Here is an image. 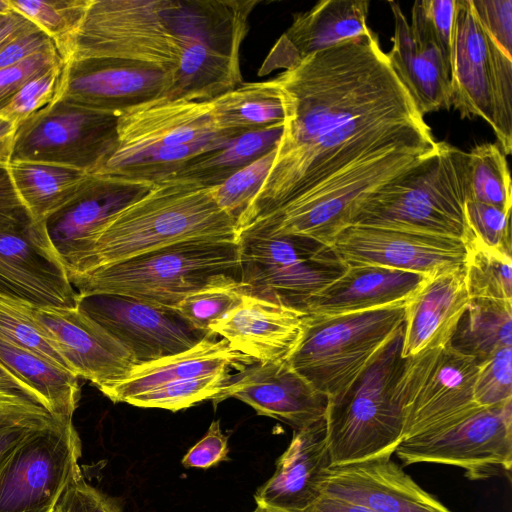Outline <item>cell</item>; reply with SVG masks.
Instances as JSON below:
<instances>
[{"instance_id": "cell-1", "label": "cell", "mask_w": 512, "mask_h": 512, "mask_svg": "<svg viewBox=\"0 0 512 512\" xmlns=\"http://www.w3.org/2000/svg\"><path fill=\"white\" fill-rule=\"evenodd\" d=\"M273 80L283 98V131L238 232L367 161L439 148L371 30L309 55Z\"/></svg>"}, {"instance_id": "cell-2", "label": "cell", "mask_w": 512, "mask_h": 512, "mask_svg": "<svg viewBox=\"0 0 512 512\" xmlns=\"http://www.w3.org/2000/svg\"><path fill=\"white\" fill-rule=\"evenodd\" d=\"M259 0H90L65 61L117 58L173 76L196 55L239 57ZM64 61V62H65Z\"/></svg>"}, {"instance_id": "cell-3", "label": "cell", "mask_w": 512, "mask_h": 512, "mask_svg": "<svg viewBox=\"0 0 512 512\" xmlns=\"http://www.w3.org/2000/svg\"><path fill=\"white\" fill-rule=\"evenodd\" d=\"M191 240L238 242L237 223L218 206L211 187L167 178L107 220L68 275Z\"/></svg>"}, {"instance_id": "cell-4", "label": "cell", "mask_w": 512, "mask_h": 512, "mask_svg": "<svg viewBox=\"0 0 512 512\" xmlns=\"http://www.w3.org/2000/svg\"><path fill=\"white\" fill-rule=\"evenodd\" d=\"M471 199L468 153L444 141L438 151L371 195L351 225L395 229L459 239L469 229Z\"/></svg>"}, {"instance_id": "cell-5", "label": "cell", "mask_w": 512, "mask_h": 512, "mask_svg": "<svg viewBox=\"0 0 512 512\" xmlns=\"http://www.w3.org/2000/svg\"><path fill=\"white\" fill-rule=\"evenodd\" d=\"M403 326L370 360L347 390L328 402L326 440L331 466L390 457L403 441L396 382L404 358Z\"/></svg>"}, {"instance_id": "cell-6", "label": "cell", "mask_w": 512, "mask_h": 512, "mask_svg": "<svg viewBox=\"0 0 512 512\" xmlns=\"http://www.w3.org/2000/svg\"><path fill=\"white\" fill-rule=\"evenodd\" d=\"M222 274L240 279L238 242H179L68 277L78 296L120 294L174 308Z\"/></svg>"}, {"instance_id": "cell-7", "label": "cell", "mask_w": 512, "mask_h": 512, "mask_svg": "<svg viewBox=\"0 0 512 512\" xmlns=\"http://www.w3.org/2000/svg\"><path fill=\"white\" fill-rule=\"evenodd\" d=\"M405 305L336 315H306L301 338L286 359L328 400L343 394L403 326Z\"/></svg>"}, {"instance_id": "cell-8", "label": "cell", "mask_w": 512, "mask_h": 512, "mask_svg": "<svg viewBox=\"0 0 512 512\" xmlns=\"http://www.w3.org/2000/svg\"><path fill=\"white\" fill-rule=\"evenodd\" d=\"M451 106L461 118L479 117L503 152H512V57L485 33L471 0H456L450 60Z\"/></svg>"}, {"instance_id": "cell-9", "label": "cell", "mask_w": 512, "mask_h": 512, "mask_svg": "<svg viewBox=\"0 0 512 512\" xmlns=\"http://www.w3.org/2000/svg\"><path fill=\"white\" fill-rule=\"evenodd\" d=\"M435 153L394 152L367 161L327 187L252 222L238 236L291 235L331 247L371 195Z\"/></svg>"}, {"instance_id": "cell-10", "label": "cell", "mask_w": 512, "mask_h": 512, "mask_svg": "<svg viewBox=\"0 0 512 512\" xmlns=\"http://www.w3.org/2000/svg\"><path fill=\"white\" fill-rule=\"evenodd\" d=\"M475 359L449 345L404 358L396 382L403 440L440 431L481 408L473 399Z\"/></svg>"}, {"instance_id": "cell-11", "label": "cell", "mask_w": 512, "mask_h": 512, "mask_svg": "<svg viewBox=\"0 0 512 512\" xmlns=\"http://www.w3.org/2000/svg\"><path fill=\"white\" fill-rule=\"evenodd\" d=\"M118 117L54 99L17 126L10 163L57 164L97 174L118 147Z\"/></svg>"}, {"instance_id": "cell-12", "label": "cell", "mask_w": 512, "mask_h": 512, "mask_svg": "<svg viewBox=\"0 0 512 512\" xmlns=\"http://www.w3.org/2000/svg\"><path fill=\"white\" fill-rule=\"evenodd\" d=\"M238 243L247 294L299 310L346 268L330 247L304 237L246 234Z\"/></svg>"}, {"instance_id": "cell-13", "label": "cell", "mask_w": 512, "mask_h": 512, "mask_svg": "<svg viewBox=\"0 0 512 512\" xmlns=\"http://www.w3.org/2000/svg\"><path fill=\"white\" fill-rule=\"evenodd\" d=\"M81 454L72 420L31 432L0 460V512H54L82 476Z\"/></svg>"}, {"instance_id": "cell-14", "label": "cell", "mask_w": 512, "mask_h": 512, "mask_svg": "<svg viewBox=\"0 0 512 512\" xmlns=\"http://www.w3.org/2000/svg\"><path fill=\"white\" fill-rule=\"evenodd\" d=\"M405 465L456 466L471 480L509 475L512 467V400L481 408L440 431L403 440L395 450Z\"/></svg>"}, {"instance_id": "cell-15", "label": "cell", "mask_w": 512, "mask_h": 512, "mask_svg": "<svg viewBox=\"0 0 512 512\" xmlns=\"http://www.w3.org/2000/svg\"><path fill=\"white\" fill-rule=\"evenodd\" d=\"M77 307L118 340L137 364L188 350L207 335L174 308L126 295L78 296Z\"/></svg>"}, {"instance_id": "cell-16", "label": "cell", "mask_w": 512, "mask_h": 512, "mask_svg": "<svg viewBox=\"0 0 512 512\" xmlns=\"http://www.w3.org/2000/svg\"><path fill=\"white\" fill-rule=\"evenodd\" d=\"M170 73L144 63L117 58L63 62L54 99L118 113L166 97Z\"/></svg>"}, {"instance_id": "cell-17", "label": "cell", "mask_w": 512, "mask_h": 512, "mask_svg": "<svg viewBox=\"0 0 512 512\" xmlns=\"http://www.w3.org/2000/svg\"><path fill=\"white\" fill-rule=\"evenodd\" d=\"M330 248L345 266H384L427 277L463 266L466 257L459 239L362 225L343 229Z\"/></svg>"}, {"instance_id": "cell-18", "label": "cell", "mask_w": 512, "mask_h": 512, "mask_svg": "<svg viewBox=\"0 0 512 512\" xmlns=\"http://www.w3.org/2000/svg\"><path fill=\"white\" fill-rule=\"evenodd\" d=\"M0 296L36 307H77L78 293L44 223L0 230Z\"/></svg>"}, {"instance_id": "cell-19", "label": "cell", "mask_w": 512, "mask_h": 512, "mask_svg": "<svg viewBox=\"0 0 512 512\" xmlns=\"http://www.w3.org/2000/svg\"><path fill=\"white\" fill-rule=\"evenodd\" d=\"M153 185L91 174L77 194L44 221L49 241L67 273L75 270L97 230L114 214L145 195Z\"/></svg>"}, {"instance_id": "cell-20", "label": "cell", "mask_w": 512, "mask_h": 512, "mask_svg": "<svg viewBox=\"0 0 512 512\" xmlns=\"http://www.w3.org/2000/svg\"><path fill=\"white\" fill-rule=\"evenodd\" d=\"M35 316L78 377L100 391L128 376L137 365L132 354L78 307H36Z\"/></svg>"}, {"instance_id": "cell-21", "label": "cell", "mask_w": 512, "mask_h": 512, "mask_svg": "<svg viewBox=\"0 0 512 512\" xmlns=\"http://www.w3.org/2000/svg\"><path fill=\"white\" fill-rule=\"evenodd\" d=\"M230 397L248 404L259 415L288 424L294 431L324 419L329 402L287 360L255 362L234 374L213 401L216 404Z\"/></svg>"}, {"instance_id": "cell-22", "label": "cell", "mask_w": 512, "mask_h": 512, "mask_svg": "<svg viewBox=\"0 0 512 512\" xmlns=\"http://www.w3.org/2000/svg\"><path fill=\"white\" fill-rule=\"evenodd\" d=\"M388 4L395 25L393 46L387 53L392 67L423 116L449 109L450 66L438 49L419 0L413 4L410 23L397 2Z\"/></svg>"}, {"instance_id": "cell-23", "label": "cell", "mask_w": 512, "mask_h": 512, "mask_svg": "<svg viewBox=\"0 0 512 512\" xmlns=\"http://www.w3.org/2000/svg\"><path fill=\"white\" fill-rule=\"evenodd\" d=\"M322 494L373 512H451L421 488L391 456L330 467Z\"/></svg>"}, {"instance_id": "cell-24", "label": "cell", "mask_w": 512, "mask_h": 512, "mask_svg": "<svg viewBox=\"0 0 512 512\" xmlns=\"http://www.w3.org/2000/svg\"><path fill=\"white\" fill-rule=\"evenodd\" d=\"M306 313L245 294L241 302L210 326L238 352L259 363L286 360L298 344Z\"/></svg>"}, {"instance_id": "cell-25", "label": "cell", "mask_w": 512, "mask_h": 512, "mask_svg": "<svg viewBox=\"0 0 512 512\" xmlns=\"http://www.w3.org/2000/svg\"><path fill=\"white\" fill-rule=\"evenodd\" d=\"M330 467L325 419L294 431L274 474L255 494L257 508L308 512L322 495V484Z\"/></svg>"}, {"instance_id": "cell-26", "label": "cell", "mask_w": 512, "mask_h": 512, "mask_svg": "<svg viewBox=\"0 0 512 512\" xmlns=\"http://www.w3.org/2000/svg\"><path fill=\"white\" fill-rule=\"evenodd\" d=\"M117 131L116 150L186 145L220 136L237 137L217 129L211 100L188 101L166 97L121 112Z\"/></svg>"}, {"instance_id": "cell-27", "label": "cell", "mask_w": 512, "mask_h": 512, "mask_svg": "<svg viewBox=\"0 0 512 512\" xmlns=\"http://www.w3.org/2000/svg\"><path fill=\"white\" fill-rule=\"evenodd\" d=\"M368 11L366 0H324L295 14L264 60L259 75L291 69L313 53L367 33Z\"/></svg>"}, {"instance_id": "cell-28", "label": "cell", "mask_w": 512, "mask_h": 512, "mask_svg": "<svg viewBox=\"0 0 512 512\" xmlns=\"http://www.w3.org/2000/svg\"><path fill=\"white\" fill-rule=\"evenodd\" d=\"M427 278L384 266H346L339 277L308 298L301 310L311 316H336L404 304Z\"/></svg>"}, {"instance_id": "cell-29", "label": "cell", "mask_w": 512, "mask_h": 512, "mask_svg": "<svg viewBox=\"0 0 512 512\" xmlns=\"http://www.w3.org/2000/svg\"><path fill=\"white\" fill-rule=\"evenodd\" d=\"M469 303L463 266L428 277L405 305L402 357L448 345Z\"/></svg>"}, {"instance_id": "cell-30", "label": "cell", "mask_w": 512, "mask_h": 512, "mask_svg": "<svg viewBox=\"0 0 512 512\" xmlns=\"http://www.w3.org/2000/svg\"><path fill=\"white\" fill-rule=\"evenodd\" d=\"M255 362L236 351L226 339L209 332L188 350L135 365L126 378L101 392L114 403H125L132 396L171 381L239 372Z\"/></svg>"}, {"instance_id": "cell-31", "label": "cell", "mask_w": 512, "mask_h": 512, "mask_svg": "<svg viewBox=\"0 0 512 512\" xmlns=\"http://www.w3.org/2000/svg\"><path fill=\"white\" fill-rule=\"evenodd\" d=\"M0 363L26 383L57 420H72L80 399L79 378L47 358L0 337Z\"/></svg>"}, {"instance_id": "cell-32", "label": "cell", "mask_w": 512, "mask_h": 512, "mask_svg": "<svg viewBox=\"0 0 512 512\" xmlns=\"http://www.w3.org/2000/svg\"><path fill=\"white\" fill-rule=\"evenodd\" d=\"M8 169L34 223H44L68 203L91 175L68 166L29 161L11 162Z\"/></svg>"}, {"instance_id": "cell-33", "label": "cell", "mask_w": 512, "mask_h": 512, "mask_svg": "<svg viewBox=\"0 0 512 512\" xmlns=\"http://www.w3.org/2000/svg\"><path fill=\"white\" fill-rule=\"evenodd\" d=\"M213 119L222 133L235 136L284 123L282 93L272 79L242 83L211 100Z\"/></svg>"}, {"instance_id": "cell-34", "label": "cell", "mask_w": 512, "mask_h": 512, "mask_svg": "<svg viewBox=\"0 0 512 512\" xmlns=\"http://www.w3.org/2000/svg\"><path fill=\"white\" fill-rule=\"evenodd\" d=\"M283 124L234 137L220 148L193 157L169 178L190 181L204 187L217 186L274 149L282 135Z\"/></svg>"}, {"instance_id": "cell-35", "label": "cell", "mask_w": 512, "mask_h": 512, "mask_svg": "<svg viewBox=\"0 0 512 512\" xmlns=\"http://www.w3.org/2000/svg\"><path fill=\"white\" fill-rule=\"evenodd\" d=\"M448 345L478 364L512 347V302L470 299Z\"/></svg>"}, {"instance_id": "cell-36", "label": "cell", "mask_w": 512, "mask_h": 512, "mask_svg": "<svg viewBox=\"0 0 512 512\" xmlns=\"http://www.w3.org/2000/svg\"><path fill=\"white\" fill-rule=\"evenodd\" d=\"M232 138L220 136L186 145L115 150L97 174L156 183L169 178L193 157L220 148Z\"/></svg>"}, {"instance_id": "cell-37", "label": "cell", "mask_w": 512, "mask_h": 512, "mask_svg": "<svg viewBox=\"0 0 512 512\" xmlns=\"http://www.w3.org/2000/svg\"><path fill=\"white\" fill-rule=\"evenodd\" d=\"M465 283L470 299L512 302V258L503 249L483 245L468 236L464 241Z\"/></svg>"}, {"instance_id": "cell-38", "label": "cell", "mask_w": 512, "mask_h": 512, "mask_svg": "<svg viewBox=\"0 0 512 512\" xmlns=\"http://www.w3.org/2000/svg\"><path fill=\"white\" fill-rule=\"evenodd\" d=\"M89 1L7 0L12 11L26 18L52 40L63 62Z\"/></svg>"}, {"instance_id": "cell-39", "label": "cell", "mask_w": 512, "mask_h": 512, "mask_svg": "<svg viewBox=\"0 0 512 512\" xmlns=\"http://www.w3.org/2000/svg\"><path fill=\"white\" fill-rule=\"evenodd\" d=\"M468 153L471 199L504 211L512 208V185L506 154L498 143L476 145Z\"/></svg>"}, {"instance_id": "cell-40", "label": "cell", "mask_w": 512, "mask_h": 512, "mask_svg": "<svg viewBox=\"0 0 512 512\" xmlns=\"http://www.w3.org/2000/svg\"><path fill=\"white\" fill-rule=\"evenodd\" d=\"M247 294L238 277L222 274L184 297L174 309L194 328L209 333L210 326L224 317Z\"/></svg>"}, {"instance_id": "cell-41", "label": "cell", "mask_w": 512, "mask_h": 512, "mask_svg": "<svg viewBox=\"0 0 512 512\" xmlns=\"http://www.w3.org/2000/svg\"><path fill=\"white\" fill-rule=\"evenodd\" d=\"M0 337L72 372L29 303L0 296Z\"/></svg>"}, {"instance_id": "cell-42", "label": "cell", "mask_w": 512, "mask_h": 512, "mask_svg": "<svg viewBox=\"0 0 512 512\" xmlns=\"http://www.w3.org/2000/svg\"><path fill=\"white\" fill-rule=\"evenodd\" d=\"M233 375L227 372L171 381L132 396L125 403L178 411L204 400H214L231 382Z\"/></svg>"}, {"instance_id": "cell-43", "label": "cell", "mask_w": 512, "mask_h": 512, "mask_svg": "<svg viewBox=\"0 0 512 512\" xmlns=\"http://www.w3.org/2000/svg\"><path fill=\"white\" fill-rule=\"evenodd\" d=\"M276 147L240 169L221 184L211 187L218 206L236 223L248 209L264 182L275 157Z\"/></svg>"}, {"instance_id": "cell-44", "label": "cell", "mask_w": 512, "mask_h": 512, "mask_svg": "<svg viewBox=\"0 0 512 512\" xmlns=\"http://www.w3.org/2000/svg\"><path fill=\"white\" fill-rule=\"evenodd\" d=\"M473 399L484 408L512 400V347L503 348L478 364Z\"/></svg>"}, {"instance_id": "cell-45", "label": "cell", "mask_w": 512, "mask_h": 512, "mask_svg": "<svg viewBox=\"0 0 512 512\" xmlns=\"http://www.w3.org/2000/svg\"><path fill=\"white\" fill-rule=\"evenodd\" d=\"M63 63L57 64L28 81L0 109V117L16 127L54 100Z\"/></svg>"}, {"instance_id": "cell-46", "label": "cell", "mask_w": 512, "mask_h": 512, "mask_svg": "<svg viewBox=\"0 0 512 512\" xmlns=\"http://www.w3.org/2000/svg\"><path fill=\"white\" fill-rule=\"evenodd\" d=\"M510 216L511 211H504L479 201L467 200L465 203L468 236L485 246L511 253Z\"/></svg>"}, {"instance_id": "cell-47", "label": "cell", "mask_w": 512, "mask_h": 512, "mask_svg": "<svg viewBox=\"0 0 512 512\" xmlns=\"http://www.w3.org/2000/svg\"><path fill=\"white\" fill-rule=\"evenodd\" d=\"M63 63L56 48L38 52L0 70V109L31 79Z\"/></svg>"}, {"instance_id": "cell-48", "label": "cell", "mask_w": 512, "mask_h": 512, "mask_svg": "<svg viewBox=\"0 0 512 512\" xmlns=\"http://www.w3.org/2000/svg\"><path fill=\"white\" fill-rule=\"evenodd\" d=\"M471 4L485 33L512 57V0H471Z\"/></svg>"}, {"instance_id": "cell-49", "label": "cell", "mask_w": 512, "mask_h": 512, "mask_svg": "<svg viewBox=\"0 0 512 512\" xmlns=\"http://www.w3.org/2000/svg\"><path fill=\"white\" fill-rule=\"evenodd\" d=\"M54 418L42 405L27 395L0 387V425H52Z\"/></svg>"}, {"instance_id": "cell-50", "label": "cell", "mask_w": 512, "mask_h": 512, "mask_svg": "<svg viewBox=\"0 0 512 512\" xmlns=\"http://www.w3.org/2000/svg\"><path fill=\"white\" fill-rule=\"evenodd\" d=\"M54 512H122V510L111 498L87 483L81 476L67 487Z\"/></svg>"}, {"instance_id": "cell-51", "label": "cell", "mask_w": 512, "mask_h": 512, "mask_svg": "<svg viewBox=\"0 0 512 512\" xmlns=\"http://www.w3.org/2000/svg\"><path fill=\"white\" fill-rule=\"evenodd\" d=\"M438 49L450 66L456 0H419Z\"/></svg>"}, {"instance_id": "cell-52", "label": "cell", "mask_w": 512, "mask_h": 512, "mask_svg": "<svg viewBox=\"0 0 512 512\" xmlns=\"http://www.w3.org/2000/svg\"><path fill=\"white\" fill-rule=\"evenodd\" d=\"M228 437L220 428L219 420L213 421L205 436L182 459L186 468H209L228 458Z\"/></svg>"}, {"instance_id": "cell-53", "label": "cell", "mask_w": 512, "mask_h": 512, "mask_svg": "<svg viewBox=\"0 0 512 512\" xmlns=\"http://www.w3.org/2000/svg\"><path fill=\"white\" fill-rule=\"evenodd\" d=\"M32 223L13 185L8 165L0 164V230L20 229Z\"/></svg>"}, {"instance_id": "cell-54", "label": "cell", "mask_w": 512, "mask_h": 512, "mask_svg": "<svg viewBox=\"0 0 512 512\" xmlns=\"http://www.w3.org/2000/svg\"><path fill=\"white\" fill-rule=\"evenodd\" d=\"M53 48L52 40L38 28L24 32L0 46V70Z\"/></svg>"}, {"instance_id": "cell-55", "label": "cell", "mask_w": 512, "mask_h": 512, "mask_svg": "<svg viewBox=\"0 0 512 512\" xmlns=\"http://www.w3.org/2000/svg\"><path fill=\"white\" fill-rule=\"evenodd\" d=\"M61 422V421H60ZM58 423V422H57ZM56 424V423H55ZM54 425V424H52ZM51 425H34V424H11L0 425V460L15 445L27 437L31 432L38 428Z\"/></svg>"}, {"instance_id": "cell-56", "label": "cell", "mask_w": 512, "mask_h": 512, "mask_svg": "<svg viewBox=\"0 0 512 512\" xmlns=\"http://www.w3.org/2000/svg\"><path fill=\"white\" fill-rule=\"evenodd\" d=\"M37 28L20 14L10 11L0 15V46L18 35Z\"/></svg>"}, {"instance_id": "cell-57", "label": "cell", "mask_w": 512, "mask_h": 512, "mask_svg": "<svg viewBox=\"0 0 512 512\" xmlns=\"http://www.w3.org/2000/svg\"><path fill=\"white\" fill-rule=\"evenodd\" d=\"M308 512H373L365 507L322 494Z\"/></svg>"}, {"instance_id": "cell-58", "label": "cell", "mask_w": 512, "mask_h": 512, "mask_svg": "<svg viewBox=\"0 0 512 512\" xmlns=\"http://www.w3.org/2000/svg\"><path fill=\"white\" fill-rule=\"evenodd\" d=\"M16 125L0 117V164L9 165L11 161Z\"/></svg>"}, {"instance_id": "cell-59", "label": "cell", "mask_w": 512, "mask_h": 512, "mask_svg": "<svg viewBox=\"0 0 512 512\" xmlns=\"http://www.w3.org/2000/svg\"><path fill=\"white\" fill-rule=\"evenodd\" d=\"M0 387L21 392L42 405L35 392L20 378L4 367L2 363H0Z\"/></svg>"}, {"instance_id": "cell-60", "label": "cell", "mask_w": 512, "mask_h": 512, "mask_svg": "<svg viewBox=\"0 0 512 512\" xmlns=\"http://www.w3.org/2000/svg\"><path fill=\"white\" fill-rule=\"evenodd\" d=\"M11 11L7 0H0V15H5Z\"/></svg>"}, {"instance_id": "cell-61", "label": "cell", "mask_w": 512, "mask_h": 512, "mask_svg": "<svg viewBox=\"0 0 512 512\" xmlns=\"http://www.w3.org/2000/svg\"><path fill=\"white\" fill-rule=\"evenodd\" d=\"M254 512H273V511H268V510L257 508Z\"/></svg>"}]
</instances>
